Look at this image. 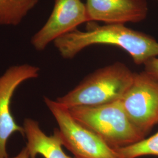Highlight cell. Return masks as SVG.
Returning a JSON list of instances; mask_svg holds the SVG:
<instances>
[{
    "label": "cell",
    "mask_w": 158,
    "mask_h": 158,
    "mask_svg": "<svg viewBox=\"0 0 158 158\" xmlns=\"http://www.w3.org/2000/svg\"><path fill=\"white\" fill-rule=\"evenodd\" d=\"M69 110L74 118L114 149L129 146L145 138L146 136L130 121L121 100L98 106H80Z\"/></svg>",
    "instance_id": "3957f363"
},
{
    "label": "cell",
    "mask_w": 158,
    "mask_h": 158,
    "mask_svg": "<svg viewBox=\"0 0 158 158\" xmlns=\"http://www.w3.org/2000/svg\"><path fill=\"white\" fill-rule=\"evenodd\" d=\"M85 31L76 29L59 37L53 44L63 58L73 59L85 48L96 45L116 46L128 53L137 65L158 57V42L152 36L125 25L87 23Z\"/></svg>",
    "instance_id": "6da1fadb"
},
{
    "label": "cell",
    "mask_w": 158,
    "mask_h": 158,
    "mask_svg": "<svg viewBox=\"0 0 158 158\" xmlns=\"http://www.w3.org/2000/svg\"><path fill=\"white\" fill-rule=\"evenodd\" d=\"M40 69L22 64L12 66L0 76V158H8L6 143L12 135L19 133L25 136L23 127L18 124L11 111L12 97L23 83L38 77Z\"/></svg>",
    "instance_id": "8992f818"
},
{
    "label": "cell",
    "mask_w": 158,
    "mask_h": 158,
    "mask_svg": "<svg viewBox=\"0 0 158 158\" xmlns=\"http://www.w3.org/2000/svg\"><path fill=\"white\" fill-rule=\"evenodd\" d=\"M46 106L56 121L63 146L79 158H121L115 149L109 147L94 132L87 128L70 114L68 107L48 97Z\"/></svg>",
    "instance_id": "277c9868"
},
{
    "label": "cell",
    "mask_w": 158,
    "mask_h": 158,
    "mask_svg": "<svg viewBox=\"0 0 158 158\" xmlns=\"http://www.w3.org/2000/svg\"><path fill=\"white\" fill-rule=\"evenodd\" d=\"M87 23L85 4L81 0H54L50 16L31 43L36 51H44L59 37Z\"/></svg>",
    "instance_id": "52a82bcc"
},
{
    "label": "cell",
    "mask_w": 158,
    "mask_h": 158,
    "mask_svg": "<svg viewBox=\"0 0 158 158\" xmlns=\"http://www.w3.org/2000/svg\"><path fill=\"white\" fill-rule=\"evenodd\" d=\"M74 158H76V157H74Z\"/></svg>",
    "instance_id": "9a60e30c"
},
{
    "label": "cell",
    "mask_w": 158,
    "mask_h": 158,
    "mask_svg": "<svg viewBox=\"0 0 158 158\" xmlns=\"http://www.w3.org/2000/svg\"><path fill=\"white\" fill-rule=\"evenodd\" d=\"M40 0H0V26H17Z\"/></svg>",
    "instance_id": "30bf717a"
},
{
    "label": "cell",
    "mask_w": 158,
    "mask_h": 158,
    "mask_svg": "<svg viewBox=\"0 0 158 158\" xmlns=\"http://www.w3.org/2000/svg\"><path fill=\"white\" fill-rule=\"evenodd\" d=\"M115 150L121 158H138L143 156L158 157V131L149 138Z\"/></svg>",
    "instance_id": "8fae6325"
},
{
    "label": "cell",
    "mask_w": 158,
    "mask_h": 158,
    "mask_svg": "<svg viewBox=\"0 0 158 158\" xmlns=\"http://www.w3.org/2000/svg\"><path fill=\"white\" fill-rule=\"evenodd\" d=\"M134 74L124 63L115 62L87 75L75 88L56 100L68 108L118 101L130 88Z\"/></svg>",
    "instance_id": "7a4b0ae2"
},
{
    "label": "cell",
    "mask_w": 158,
    "mask_h": 158,
    "mask_svg": "<svg viewBox=\"0 0 158 158\" xmlns=\"http://www.w3.org/2000/svg\"><path fill=\"white\" fill-rule=\"evenodd\" d=\"M120 100L131 123L143 135L158 124V80L144 70L134 73L132 84Z\"/></svg>",
    "instance_id": "5b68a950"
},
{
    "label": "cell",
    "mask_w": 158,
    "mask_h": 158,
    "mask_svg": "<svg viewBox=\"0 0 158 158\" xmlns=\"http://www.w3.org/2000/svg\"><path fill=\"white\" fill-rule=\"evenodd\" d=\"M30 158L29 155L28 150L26 147L23 148V149L19 152L18 154H17L16 156L12 158Z\"/></svg>",
    "instance_id": "4fadbf2b"
},
{
    "label": "cell",
    "mask_w": 158,
    "mask_h": 158,
    "mask_svg": "<svg viewBox=\"0 0 158 158\" xmlns=\"http://www.w3.org/2000/svg\"><path fill=\"white\" fill-rule=\"evenodd\" d=\"M23 127L27 140L25 147L30 158H36L38 155L44 158H72L63 150L57 128L53 135H47L40 128L39 123L30 118L24 119Z\"/></svg>",
    "instance_id": "9c48e42d"
},
{
    "label": "cell",
    "mask_w": 158,
    "mask_h": 158,
    "mask_svg": "<svg viewBox=\"0 0 158 158\" xmlns=\"http://www.w3.org/2000/svg\"><path fill=\"white\" fill-rule=\"evenodd\" d=\"M155 1H157V2H158V0H155Z\"/></svg>",
    "instance_id": "5bb4252c"
},
{
    "label": "cell",
    "mask_w": 158,
    "mask_h": 158,
    "mask_svg": "<svg viewBox=\"0 0 158 158\" xmlns=\"http://www.w3.org/2000/svg\"><path fill=\"white\" fill-rule=\"evenodd\" d=\"M88 23L125 25L141 23L147 19V0H86Z\"/></svg>",
    "instance_id": "ba28073f"
},
{
    "label": "cell",
    "mask_w": 158,
    "mask_h": 158,
    "mask_svg": "<svg viewBox=\"0 0 158 158\" xmlns=\"http://www.w3.org/2000/svg\"><path fill=\"white\" fill-rule=\"evenodd\" d=\"M144 71L158 80V57L150 59L144 63Z\"/></svg>",
    "instance_id": "7c38bea8"
}]
</instances>
